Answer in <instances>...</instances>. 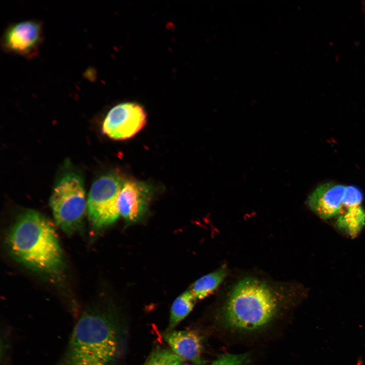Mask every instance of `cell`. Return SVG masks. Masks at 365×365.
I'll list each match as a JSON object with an SVG mask.
<instances>
[{
  "mask_svg": "<svg viewBox=\"0 0 365 365\" xmlns=\"http://www.w3.org/2000/svg\"><path fill=\"white\" fill-rule=\"evenodd\" d=\"M346 187L336 184L326 183L318 186L308 196L309 208L324 220H336L343 206Z\"/></svg>",
  "mask_w": 365,
  "mask_h": 365,
  "instance_id": "9c48e42d",
  "label": "cell"
},
{
  "mask_svg": "<svg viewBox=\"0 0 365 365\" xmlns=\"http://www.w3.org/2000/svg\"><path fill=\"white\" fill-rule=\"evenodd\" d=\"M337 228L351 237L356 236L365 227V210L361 205L343 207L335 220Z\"/></svg>",
  "mask_w": 365,
  "mask_h": 365,
  "instance_id": "8fae6325",
  "label": "cell"
},
{
  "mask_svg": "<svg viewBox=\"0 0 365 365\" xmlns=\"http://www.w3.org/2000/svg\"><path fill=\"white\" fill-rule=\"evenodd\" d=\"M118 349V332L112 315L92 307L77 321L57 365H112Z\"/></svg>",
  "mask_w": 365,
  "mask_h": 365,
  "instance_id": "7a4b0ae2",
  "label": "cell"
},
{
  "mask_svg": "<svg viewBox=\"0 0 365 365\" xmlns=\"http://www.w3.org/2000/svg\"><path fill=\"white\" fill-rule=\"evenodd\" d=\"M143 107L135 102H123L112 107L102 124V131L111 138L124 140L136 134L147 123Z\"/></svg>",
  "mask_w": 365,
  "mask_h": 365,
  "instance_id": "8992f818",
  "label": "cell"
},
{
  "mask_svg": "<svg viewBox=\"0 0 365 365\" xmlns=\"http://www.w3.org/2000/svg\"><path fill=\"white\" fill-rule=\"evenodd\" d=\"M50 206L56 223L65 233L71 234L81 228L87 201L80 173L70 170L61 176L54 187Z\"/></svg>",
  "mask_w": 365,
  "mask_h": 365,
  "instance_id": "277c9868",
  "label": "cell"
},
{
  "mask_svg": "<svg viewBox=\"0 0 365 365\" xmlns=\"http://www.w3.org/2000/svg\"><path fill=\"white\" fill-rule=\"evenodd\" d=\"M228 273L226 265L215 271L206 274L196 280L191 290L197 299H202L210 295L222 283Z\"/></svg>",
  "mask_w": 365,
  "mask_h": 365,
  "instance_id": "7c38bea8",
  "label": "cell"
},
{
  "mask_svg": "<svg viewBox=\"0 0 365 365\" xmlns=\"http://www.w3.org/2000/svg\"><path fill=\"white\" fill-rule=\"evenodd\" d=\"M165 338L172 351L179 357L196 363L201 362L202 342L194 331H173L166 334Z\"/></svg>",
  "mask_w": 365,
  "mask_h": 365,
  "instance_id": "30bf717a",
  "label": "cell"
},
{
  "mask_svg": "<svg viewBox=\"0 0 365 365\" xmlns=\"http://www.w3.org/2000/svg\"><path fill=\"white\" fill-rule=\"evenodd\" d=\"M245 357L240 354H226L217 358L210 365H243Z\"/></svg>",
  "mask_w": 365,
  "mask_h": 365,
  "instance_id": "2e32d148",
  "label": "cell"
},
{
  "mask_svg": "<svg viewBox=\"0 0 365 365\" xmlns=\"http://www.w3.org/2000/svg\"><path fill=\"white\" fill-rule=\"evenodd\" d=\"M277 307V297L270 286L256 278L247 277L233 287L224 315L231 326L253 330L268 323Z\"/></svg>",
  "mask_w": 365,
  "mask_h": 365,
  "instance_id": "3957f363",
  "label": "cell"
},
{
  "mask_svg": "<svg viewBox=\"0 0 365 365\" xmlns=\"http://www.w3.org/2000/svg\"><path fill=\"white\" fill-rule=\"evenodd\" d=\"M146 182L126 179L118 197L120 215L128 223L137 222L144 215L153 193Z\"/></svg>",
  "mask_w": 365,
  "mask_h": 365,
  "instance_id": "ba28073f",
  "label": "cell"
},
{
  "mask_svg": "<svg viewBox=\"0 0 365 365\" xmlns=\"http://www.w3.org/2000/svg\"><path fill=\"white\" fill-rule=\"evenodd\" d=\"M42 40V24L36 21L27 20L9 26L2 43L6 52L31 58L36 56Z\"/></svg>",
  "mask_w": 365,
  "mask_h": 365,
  "instance_id": "52a82bcc",
  "label": "cell"
},
{
  "mask_svg": "<svg viewBox=\"0 0 365 365\" xmlns=\"http://www.w3.org/2000/svg\"><path fill=\"white\" fill-rule=\"evenodd\" d=\"M196 300L190 289L175 299L171 307L169 324L170 329L176 326L191 312Z\"/></svg>",
  "mask_w": 365,
  "mask_h": 365,
  "instance_id": "4fadbf2b",
  "label": "cell"
},
{
  "mask_svg": "<svg viewBox=\"0 0 365 365\" xmlns=\"http://www.w3.org/2000/svg\"><path fill=\"white\" fill-rule=\"evenodd\" d=\"M126 179L117 172L105 174L92 185L87 199V213L91 225L101 229L119 217L118 197Z\"/></svg>",
  "mask_w": 365,
  "mask_h": 365,
  "instance_id": "5b68a950",
  "label": "cell"
},
{
  "mask_svg": "<svg viewBox=\"0 0 365 365\" xmlns=\"http://www.w3.org/2000/svg\"><path fill=\"white\" fill-rule=\"evenodd\" d=\"M183 360L173 351L162 349L153 353L143 365H182Z\"/></svg>",
  "mask_w": 365,
  "mask_h": 365,
  "instance_id": "5bb4252c",
  "label": "cell"
},
{
  "mask_svg": "<svg viewBox=\"0 0 365 365\" xmlns=\"http://www.w3.org/2000/svg\"><path fill=\"white\" fill-rule=\"evenodd\" d=\"M363 199L361 191L357 187H346L343 199V206L350 207L361 205Z\"/></svg>",
  "mask_w": 365,
  "mask_h": 365,
  "instance_id": "9a60e30c",
  "label": "cell"
},
{
  "mask_svg": "<svg viewBox=\"0 0 365 365\" xmlns=\"http://www.w3.org/2000/svg\"><path fill=\"white\" fill-rule=\"evenodd\" d=\"M8 244L15 259L31 270L52 278L62 272L63 254L57 234L50 221L38 211L27 210L18 217Z\"/></svg>",
  "mask_w": 365,
  "mask_h": 365,
  "instance_id": "6da1fadb",
  "label": "cell"
}]
</instances>
